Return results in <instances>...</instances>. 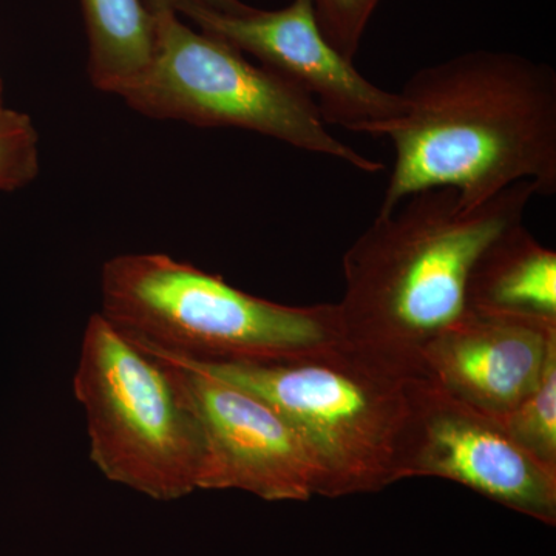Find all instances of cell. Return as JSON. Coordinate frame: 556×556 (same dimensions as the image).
<instances>
[{
	"label": "cell",
	"instance_id": "1",
	"mask_svg": "<svg viewBox=\"0 0 556 556\" xmlns=\"http://www.w3.org/2000/svg\"><path fill=\"white\" fill-rule=\"evenodd\" d=\"M388 131L394 164L378 214L413 193L455 189L467 206L532 182L556 192V72L510 51L475 50L417 70Z\"/></svg>",
	"mask_w": 556,
	"mask_h": 556
},
{
	"label": "cell",
	"instance_id": "2",
	"mask_svg": "<svg viewBox=\"0 0 556 556\" xmlns=\"http://www.w3.org/2000/svg\"><path fill=\"white\" fill-rule=\"evenodd\" d=\"M536 195L532 182H518L467 206L455 189H428L376 215L343 255V346L404 378L419 376L428 343L466 314L479 255L525 222Z\"/></svg>",
	"mask_w": 556,
	"mask_h": 556
},
{
	"label": "cell",
	"instance_id": "3",
	"mask_svg": "<svg viewBox=\"0 0 556 556\" xmlns=\"http://www.w3.org/2000/svg\"><path fill=\"white\" fill-rule=\"evenodd\" d=\"M101 311L138 346L207 364H269L343 345L338 303L289 306L166 254L102 265Z\"/></svg>",
	"mask_w": 556,
	"mask_h": 556
},
{
	"label": "cell",
	"instance_id": "4",
	"mask_svg": "<svg viewBox=\"0 0 556 556\" xmlns=\"http://www.w3.org/2000/svg\"><path fill=\"white\" fill-rule=\"evenodd\" d=\"M142 350L268 402L299 434L313 459L316 496L367 495L396 484L394 456L412 378L379 367L343 345L269 364H207Z\"/></svg>",
	"mask_w": 556,
	"mask_h": 556
},
{
	"label": "cell",
	"instance_id": "5",
	"mask_svg": "<svg viewBox=\"0 0 556 556\" xmlns=\"http://www.w3.org/2000/svg\"><path fill=\"white\" fill-rule=\"evenodd\" d=\"M73 391L102 477L160 503L199 490L206 444L177 367L94 313L84 329Z\"/></svg>",
	"mask_w": 556,
	"mask_h": 556
},
{
	"label": "cell",
	"instance_id": "6",
	"mask_svg": "<svg viewBox=\"0 0 556 556\" xmlns=\"http://www.w3.org/2000/svg\"><path fill=\"white\" fill-rule=\"evenodd\" d=\"M153 16L152 62L118 94L135 112L199 127L254 131L365 174L386 167L332 137L313 98L283 76L190 27L175 11Z\"/></svg>",
	"mask_w": 556,
	"mask_h": 556
},
{
	"label": "cell",
	"instance_id": "7",
	"mask_svg": "<svg viewBox=\"0 0 556 556\" xmlns=\"http://www.w3.org/2000/svg\"><path fill=\"white\" fill-rule=\"evenodd\" d=\"M407 394L394 481L447 479L543 525H556V471L519 448L500 419L424 376L408 380Z\"/></svg>",
	"mask_w": 556,
	"mask_h": 556
},
{
	"label": "cell",
	"instance_id": "8",
	"mask_svg": "<svg viewBox=\"0 0 556 556\" xmlns=\"http://www.w3.org/2000/svg\"><path fill=\"white\" fill-rule=\"evenodd\" d=\"M177 14L305 91L327 126L387 137L404 113L401 93L380 89L328 42L311 0L237 14L182 7Z\"/></svg>",
	"mask_w": 556,
	"mask_h": 556
},
{
	"label": "cell",
	"instance_id": "9",
	"mask_svg": "<svg viewBox=\"0 0 556 556\" xmlns=\"http://www.w3.org/2000/svg\"><path fill=\"white\" fill-rule=\"evenodd\" d=\"M170 365L181 371L203 427L206 456L199 490H239L268 503L316 496L313 459L276 408L243 388Z\"/></svg>",
	"mask_w": 556,
	"mask_h": 556
},
{
	"label": "cell",
	"instance_id": "10",
	"mask_svg": "<svg viewBox=\"0 0 556 556\" xmlns=\"http://www.w3.org/2000/svg\"><path fill=\"white\" fill-rule=\"evenodd\" d=\"M556 354V324L467 309L428 343L419 376L503 419L540 383Z\"/></svg>",
	"mask_w": 556,
	"mask_h": 556
},
{
	"label": "cell",
	"instance_id": "11",
	"mask_svg": "<svg viewBox=\"0 0 556 556\" xmlns=\"http://www.w3.org/2000/svg\"><path fill=\"white\" fill-rule=\"evenodd\" d=\"M467 309L556 324V252L525 222L479 255L467 283Z\"/></svg>",
	"mask_w": 556,
	"mask_h": 556
},
{
	"label": "cell",
	"instance_id": "12",
	"mask_svg": "<svg viewBox=\"0 0 556 556\" xmlns=\"http://www.w3.org/2000/svg\"><path fill=\"white\" fill-rule=\"evenodd\" d=\"M94 89L118 94L144 73L155 50V16L142 0H79Z\"/></svg>",
	"mask_w": 556,
	"mask_h": 556
},
{
	"label": "cell",
	"instance_id": "13",
	"mask_svg": "<svg viewBox=\"0 0 556 556\" xmlns=\"http://www.w3.org/2000/svg\"><path fill=\"white\" fill-rule=\"evenodd\" d=\"M501 424L519 448L556 471V354L535 390Z\"/></svg>",
	"mask_w": 556,
	"mask_h": 556
},
{
	"label": "cell",
	"instance_id": "14",
	"mask_svg": "<svg viewBox=\"0 0 556 556\" xmlns=\"http://www.w3.org/2000/svg\"><path fill=\"white\" fill-rule=\"evenodd\" d=\"M39 134L27 113L0 109V192H14L38 177Z\"/></svg>",
	"mask_w": 556,
	"mask_h": 556
},
{
	"label": "cell",
	"instance_id": "15",
	"mask_svg": "<svg viewBox=\"0 0 556 556\" xmlns=\"http://www.w3.org/2000/svg\"><path fill=\"white\" fill-rule=\"evenodd\" d=\"M382 0H311L318 27L346 60L354 61Z\"/></svg>",
	"mask_w": 556,
	"mask_h": 556
},
{
	"label": "cell",
	"instance_id": "16",
	"mask_svg": "<svg viewBox=\"0 0 556 556\" xmlns=\"http://www.w3.org/2000/svg\"><path fill=\"white\" fill-rule=\"evenodd\" d=\"M152 13L159 11L181 10L182 7H201V9L219 11V13L237 14L251 9L241 0H142Z\"/></svg>",
	"mask_w": 556,
	"mask_h": 556
},
{
	"label": "cell",
	"instance_id": "17",
	"mask_svg": "<svg viewBox=\"0 0 556 556\" xmlns=\"http://www.w3.org/2000/svg\"><path fill=\"white\" fill-rule=\"evenodd\" d=\"M2 91H3L2 79H0V109L3 108V105H2Z\"/></svg>",
	"mask_w": 556,
	"mask_h": 556
}]
</instances>
